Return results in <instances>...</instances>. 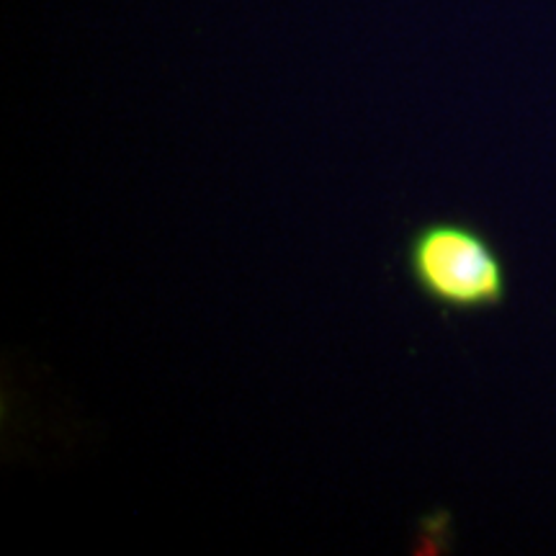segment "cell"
<instances>
[{"mask_svg":"<svg viewBox=\"0 0 556 556\" xmlns=\"http://www.w3.org/2000/svg\"><path fill=\"white\" fill-rule=\"evenodd\" d=\"M405 268L417 294L443 312L475 315L503 307L507 266L482 229L462 219L426 222L409 235Z\"/></svg>","mask_w":556,"mask_h":556,"instance_id":"obj_1","label":"cell"}]
</instances>
